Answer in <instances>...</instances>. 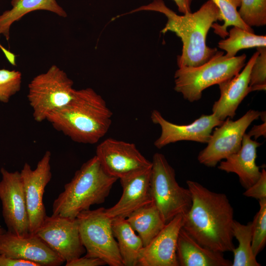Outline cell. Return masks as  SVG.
<instances>
[{
	"mask_svg": "<svg viewBox=\"0 0 266 266\" xmlns=\"http://www.w3.org/2000/svg\"><path fill=\"white\" fill-rule=\"evenodd\" d=\"M186 183L192 205L183 216L182 229L204 247L222 253L233 252L234 211L226 195L194 181Z\"/></svg>",
	"mask_w": 266,
	"mask_h": 266,
	"instance_id": "cell-1",
	"label": "cell"
},
{
	"mask_svg": "<svg viewBox=\"0 0 266 266\" xmlns=\"http://www.w3.org/2000/svg\"><path fill=\"white\" fill-rule=\"evenodd\" d=\"M153 11L164 14L167 18L165 27L161 32H172L182 42L181 54L177 56L178 67L201 65L217 52L206 44V37L212 25L222 21L218 7L211 0L203 3L197 11L179 15L168 8L163 0H154L149 4L134 9L129 13L142 11Z\"/></svg>",
	"mask_w": 266,
	"mask_h": 266,
	"instance_id": "cell-2",
	"label": "cell"
},
{
	"mask_svg": "<svg viewBox=\"0 0 266 266\" xmlns=\"http://www.w3.org/2000/svg\"><path fill=\"white\" fill-rule=\"evenodd\" d=\"M112 115L102 97L87 88L75 90L71 100L52 112L46 120L72 141L92 144L106 134Z\"/></svg>",
	"mask_w": 266,
	"mask_h": 266,
	"instance_id": "cell-3",
	"label": "cell"
},
{
	"mask_svg": "<svg viewBox=\"0 0 266 266\" xmlns=\"http://www.w3.org/2000/svg\"><path fill=\"white\" fill-rule=\"evenodd\" d=\"M117 178L108 174L95 155L78 169L54 200L52 214L75 218L91 206L103 203Z\"/></svg>",
	"mask_w": 266,
	"mask_h": 266,
	"instance_id": "cell-4",
	"label": "cell"
},
{
	"mask_svg": "<svg viewBox=\"0 0 266 266\" xmlns=\"http://www.w3.org/2000/svg\"><path fill=\"white\" fill-rule=\"evenodd\" d=\"M246 55L229 58L219 51L208 61L197 66L178 67L174 74V90L190 102L200 100L206 88L229 80L245 65Z\"/></svg>",
	"mask_w": 266,
	"mask_h": 266,
	"instance_id": "cell-5",
	"label": "cell"
},
{
	"mask_svg": "<svg viewBox=\"0 0 266 266\" xmlns=\"http://www.w3.org/2000/svg\"><path fill=\"white\" fill-rule=\"evenodd\" d=\"M151 162L150 187L153 202L166 224L176 216L188 212L192 196L188 188L178 184L174 169L163 154L156 153Z\"/></svg>",
	"mask_w": 266,
	"mask_h": 266,
	"instance_id": "cell-6",
	"label": "cell"
},
{
	"mask_svg": "<svg viewBox=\"0 0 266 266\" xmlns=\"http://www.w3.org/2000/svg\"><path fill=\"white\" fill-rule=\"evenodd\" d=\"M73 82L56 65L34 77L28 85V99L34 120L41 122L54 111L67 104L75 89Z\"/></svg>",
	"mask_w": 266,
	"mask_h": 266,
	"instance_id": "cell-7",
	"label": "cell"
},
{
	"mask_svg": "<svg viewBox=\"0 0 266 266\" xmlns=\"http://www.w3.org/2000/svg\"><path fill=\"white\" fill-rule=\"evenodd\" d=\"M87 257L98 258L110 266H124L112 229V219L100 207L80 213L76 217Z\"/></svg>",
	"mask_w": 266,
	"mask_h": 266,
	"instance_id": "cell-8",
	"label": "cell"
},
{
	"mask_svg": "<svg viewBox=\"0 0 266 266\" xmlns=\"http://www.w3.org/2000/svg\"><path fill=\"white\" fill-rule=\"evenodd\" d=\"M261 112L250 109L238 119L227 118L212 132L207 146L199 154L200 163L214 167L220 162L236 153L241 148L243 137L251 124L258 119Z\"/></svg>",
	"mask_w": 266,
	"mask_h": 266,
	"instance_id": "cell-9",
	"label": "cell"
},
{
	"mask_svg": "<svg viewBox=\"0 0 266 266\" xmlns=\"http://www.w3.org/2000/svg\"><path fill=\"white\" fill-rule=\"evenodd\" d=\"M96 153L104 169L118 179L139 173L152 166V162L133 143L108 138L97 146Z\"/></svg>",
	"mask_w": 266,
	"mask_h": 266,
	"instance_id": "cell-10",
	"label": "cell"
},
{
	"mask_svg": "<svg viewBox=\"0 0 266 266\" xmlns=\"http://www.w3.org/2000/svg\"><path fill=\"white\" fill-rule=\"evenodd\" d=\"M35 234L65 262L80 257L86 251L76 218L46 216Z\"/></svg>",
	"mask_w": 266,
	"mask_h": 266,
	"instance_id": "cell-11",
	"label": "cell"
},
{
	"mask_svg": "<svg viewBox=\"0 0 266 266\" xmlns=\"http://www.w3.org/2000/svg\"><path fill=\"white\" fill-rule=\"evenodd\" d=\"M0 200L7 231L19 236L30 234L29 219L20 172L0 169Z\"/></svg>",
	"mask_w": 266,
	"mask_h": 266,
	"instance_id": "cell-12",
	"label": "cell"
},
{
	"mask_svg": "<svg viewBox=\"0 0 266 266\" xmlns=\"http://www.w3.org/2000/svg\"><path fill=\"white\" fill-rule=\"evenodd\" d=\"M50 151H47L33 169L27 163L20 171L29 219L30 233L34 234L47 216L43 202L45 189L52 177Z\"/></svg>",
	"mask_w": 266,
	"mask_h": 266,
	"instance_id": "cell-13",
	"label": "cell"
},
{
	"mask_svg": "<svg viewBox=\"0 0 266 266\" xmlns=\"http://www.w3.org/2000/svg\"><path fill=\"white\" fill-rule=\"evenodd\" d=\"M151 119L161 129L160 136L154 143L158 149L180 141L207 143L213 129L220 126L224 122L212 113L202 115L190 124L177 125L165 119L161 113L155 109L151 112Z\"/></svg>",
	"mask_w": 266,
	"mask_h": 266,
	"instance_id": "cell-14",
	"label": "cell"
},
{
	"mask_svg": "<svg viewBox=\"0 0 266 266\" xmlns=\"http://www.w3.org/2000/svg\"><path fill=\"white\" fill-rule=\"evenodd\" d=\"M0 255L39 266H59L65 262L36 234L19 236L7 231L0 235Z\"/></svg>",
	"mask_w": 266,
	"mask_h": 266,
	"instance_id": "cell-15",
	"label": "cell"
},
{
	"mask_svg": "<svg viewBox=\"0 0 266 266\" xmlns=\"http://www.w3.org/2000/svg\"><path fill=\"white\" fill-rule=\"evenodd\" d=\"M183 215L176 216L140 251L137 266H179L176 245Z\"/></svg>",
	"mask_w": 266,
	"mask_h": 266,
	"instance_id": "cell-16",
	"label": "cell"
},
{
	"mask_svg": "<svg viewBox=\"0 0 266 266\" xmlns=\"http://www.w3.org/2000/svg\"><path fill=\"white\" fill-rule=\"evenodd\" d=\"M151 169L120 179L123 194L114 205L105 208L107 216L111 219L126 218L133 212L153 201L150 187Z\"/></svg>",
	"mask_w": 266,
	"mask_h": 266,
	"instance_id": "cell-17",
	"label": "cell"
},
{
	"mask_svg": "<svg viewBox=\"0 0 266 266\" xmlns=\"http://www.w3.org/2000/svg\"><path fill=\"white\" fill-rule=\"evenodd\" d=\"M259 54L257 50L245 64L242 70L231 79L219 84V99L212 106V113L219 120L233 119L243 100L251 92L249 87L251 67Z\"/></svg>",
	"mask_w": 266,
	"mask_h": 266,
	"instance_id": "cell-18",
	"label": "cell"
},
{
	"mask_svg": "<svg viewBox=\"0 0 266 266\" xmlns=\"http://www.w3.org/2000/svg\"><path fill=\"white\" fill-rule=\"evenodd\" d=\"M261 145L245 133L240 149L220 162L218 169L237 174L242 186L247 189L259 179L261 174L260 166L256 163L257 149Z\"/></svg>",
	"mask_w": 266,
	"mask_h": 266,
	"instance_id": "cell-19",
	"label": "cell"
},
{
	"mask_svg": "<svg viewBox=\"0 0 266 266\" xmlns=\"http://www.w3.org/2000/svg\"><path fill=\"white\" fill-rule=\"evenodd\" d=\"M176 257L180 266H232L223 253L202 246L181 229L177 241Z\"/></svg>",
	"mask_w": 266,
	"mask_h": 266,
	"instance_id": "cell-20",
	"label": "cell"
},
{
	"mask_svg": "<svg viewBox=\"0 0 266 266\" xmlns=\"http://www.w3.org/2000/svg\"><path fill=\"white\" fill-rule=\"evenodd\" d=\"M12 8L0 15V34L9 39L10 29L13 23L27 14L35 10H47L65 18L66 12L56 0H12Z\"/></svg>",
	"mask_w": 266,
	"mask_h": 266,
	"instance_id": "cell-21",
	"label": "cell"
},
{
	"mask_svg": "<svg viewBox=\"0 0 266 266\" xmlns=\"http://www.w3.org/2000/svg\"><path fill=\"white\" fill-rule=\"evenodd\" d=\"M112 229L124 266H136L140 251L143 247L141 239L135 233L126 218L112 219Z\"/></svg>",
	"mask_w": 266,
	"mask_h": 266,
	"instance_id": "cell-22",
	"label": "cell"
},
{
	"mask_svg": "<svg viewBox=\"0 0 266 266\" xmlns=\"http://www.w3.org/2000/svg\"><path fill=\"white\" fill-rule=\"evenodd\" d=\"M126 220L138 233L143 247L148 245L166 225L153 201L133 212Z\"/></svg>",
	"mask_w": 266,
	"mask_h": 266,
	"instance_id": "cell-23",
	"label": "cell"
},
{
	"mask_svg": "<svg viewBox=\"0 0 266 266\" xmlns=\"http://www.w3.org/2000/svg\"><path fill=\"white\" fill-rule=\"evenodd\" d=\"M228 33V37L220 40L218 46L226 51L225 56L229 58L235 57L240 50L266 47V35H256L235 26Z\"/></svg>",
	"mask_w": 266,
	"mask_h": 266,
	"instance_id": "cell-24",
	"label": "cell"
},
{
	"mask_svg": "<svg viewBox=\"0 0 266 266\" xmlns=\"http://www.w3.org/2000/svg\"><path fill=\"white\" fill-rule=\"evenodd\" d=\"M233 234L238 246L233 251V260L232 266H260L252 248V222L244 225L234 220Z\"/></svg>",
	"mask_w": 266,
	"mask_h": 266,
	"instance_id": "cell-25",
	"label": "cell"
},
{
	"mask_svg": "<svg viewBox=\"0 0 266 266\" xmlns=\"http://www.w3.org/2000/svg\"><path fill=\"white\" fill-rule=\"evenodd\" d=\"M218 7L224 24L214 23L211 26L214 33L225 38L228 35L227 28L230 26L239 27L249 32L254 33L252 28L247 26L241 19L237 10L241 0H211Z\"/></svg>",
	"mask_w": 266,
	"mask_h": 266,
	"instance_id": "cell-26",
	"label": "cell"
},
{
	"mask_svg": "<svg viewBox=\"0 0 266 266\" xmlns=\"http://www.w3.org/2000/svg\"><path fill=\"white\" fill-rule=\"evenodd\" d=\"M238 14L248 26L266 25V0H241Z\"/></svg>",
	"mask_w": 266,
	"mask_h": 266,
	"instance_id": "cell-27",
	"label": "cell"
},
{
	"mask_svg": "<svg viewBox=\"0 0 266 266\" xmlns=\"http://www.w3.org/2000/svg\"><path fill=\"white\" fill-rule=\"evenodd\" d=\"M260 208L252 222V248L255 257L266 243V199L259 200Z\"/></svg>",
	"mask_w": 266,
	"mask_h": 266,
	"instance_id": "cell-28",
	"label": "cell"
},
{
	"mask_svg": "<svg viewBox=\"0 0 266 266\" xmlns=\"http://www.w3.org/2000/svg\"><path fill=\"white\" fill-rule=\"evenodd\" d=\"M22 79L19 71L0 69V102H8L20 90Z\"/></svg>",
	"mask_w": 266,
	"mask_h": 266,
	"instance_id": "cell-29",
	"label": "cell"
},
{
	"mask_svg": "<svg viewBox=\"0 0 266 266\" xmlns=\"http://www.w3.org/2000/svg\"><path fill=\"white\" fill-rule=\"evenodd\" d=\"M259 54L253 64L250 73L249 87L251 92L266 90V47L257 48Z\"/></svg>",
	"mask_w": 266,
	"mask_h": 266,
	"instance_id": "cell-30",
	"label": "cell"
},
{
	"mask_svg": "<svg viewBox=\"0 0 266 266\" xmlns=\"http://www.w3.org/2000/svg\"><path fill=\"white\" fill-rule=\"evenodd\" d=\"M243 195L259 200L266 199V171L263 168L259 179L251 186L245 189Z\"/></svg>",
	"mask_w": 266,
	"mask_h": 266,
	"instance_id": "cell-31",
	"label": "cell"
},
{
	"mask_svg": "<svg viewBox=\"0 0 266 266\" xmlns=\"http://www.w3.org/2000/svg\"><path fill=\"white\" fill-rule=\"evenodd\" d=\"M106 265V263L98 258L89 257L85 256L66 262V266H100Z\"/></svg>",
	"mask_w": 266,
	"mask_h": 266,
	"instance_id": "cell-32",
	"label": "cell"
},
{
	"mask_svg": "<svg viewBox=\"0 0 266 266\" xmlns=\"http://www.w3.org/2000/svg\"><path fill=\"white\" fill-rule=\"evenodd\" d=\"M0 266H39L29 261L10 258L0 255Z\"/></svg>",
	"mask_w": 266,
	"mask_h": 266,
	"instance_id": "cell-33",
	"label": "cell"
},
{
	"mask_svg": "<svg viewBox=\"0 0 266 266\" xmlns=\"http://www.w3.org/2000/svg\"><path fill=\"white\" fill-rule=\"evenodd\" d=\"M247 134L251 137L253 136L255 139H258L261 136L265 137L266 136V121L261 125L254 126Z\"/></svg>",
	"mask_w": 266,
	"mask_h": 266,
	"instance_id": "cell-34",
	"label": "cell"
},
{
	"mask_svg": "<svg viewBox=\"0 0 266 266\" xmlns=\"http://www.w3.org/2000/svg\"><path fill=\"white\" fill-rule=\"evenodd\" d=\"M176 3L178 11L185 14L191 12V3L193 0H173Z\"/></svg>",
	"mask_w": 266,
	"mask_h": 266,
	"instance_id": "cell-35",
	"label": "cell"
},
{
	"mask_svg": "<svg viewBox=\"0 0 266 266\" xmlns=\"http://www.w3.org/2000/svg\"><path fill=\"white\" fill-rule=\"evenodd\" d=\"M6 230L0 227V235L3 233Z\"/></svg>",
	"mask_w": 266,
	"mask_h": 266,
	"instance_id": "cell-36",
	"label": "cell"
}]
</instances>
